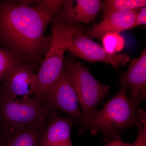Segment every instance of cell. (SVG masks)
<instances>
[{
  "label": "cell",
  "mask_w": 146,
  "mask_h": 146,
  "mask_svg": "<svg viewBox=\"0 0 146 146\" xmlns=\"http://www.w3.org/2000/svg\"><path fill=\"white\" fill-rule=\"evenodd\" d=\"M55 14L20 1H0V44L34 67L52 45L45 31Z\"/></svg>",
  "instance_id": "obj_1"
},
{
  "label": "cell",
  "mask_w": 146,
  "mask_h": 146,
  "mask_svg": "<svg viewBox=\"0 0 146 146\" xmlns=\"http://www.w3.org/2000/svg\"><path fill=\"white\" fill-rule=\"evenodd\" d=\"M127 90L122 86L117 94L104 103L88 122L80 125V133L89 131L92 135L102 132L105 142L121 141L120 134L127 129L137 126L141 108L128 96Z\"/></svg>",
  "instance_id": "obj_2"
},
{
  "label": "cell",
  "mask_w": 146,
  "mask_h": 146,
  "mask_svg": "<svg viewBox=\"0 0 146 146\" xmlns=\"http://www.w3.org/2000/svg\"><path fill=\"white\" fill-rule=\"evenodd\" d=\"M64 66L72 76L83 110L80 125L83 124L94 117L98 105L109 93V87L99 81L88 68L75 60H65Z\"/></svg>",
  "instance_id": "obj_3"
},
{
  "label": "cell",
  "mask_w": 146,
  "mask_h": 146,
  "mask_svg": "<svg viewBox=\"0 0 146 146\" xmlns=\"http://www.w3.org/2000/svg\"><path fill=\"white\" fill-rule=\"evenodd\" d=\"M52 112L29 96L18 99L0 90V130L21 127Z\"/></svg>",
  "instance_id": "obj_4"
},
{
  "label": "cell",
  "mask_w": 146,
  "mask_h": 146,
  "mask_svg": "<svg viewBox=\"0 0 146 146\" xmlns=\"http://www.w3.org/2000/svg\"><path fill=\"white\" fill-rule=\"evenodd\" d=\"M42 105L51 111L59 110L80 123L82 113L79 108L77 94L69 71L63 67L60 76L46 91Z\"/></svg>",
  "instance_id": "obj_5"
},
{
  "label": "cell",
  "mask_w": 146,
  "mask_h": 146,
  "mask_svg": "<svg viewBox=\"0 0 146 146\" xmlns=\"http://www.w3.org/2000/svg\"><path fill=\"white\" fill-rule=\"evenodd\" d=\"M53 42L44 57L39 62L40 68L36 74V99L42 105L43 97L49 88L60 76L64 67L66 50L63 45L66 37L65 31L60 27L52 28Z\"/></svg>",
  "instance_id": "obj_6"
},
{
  "label": "cell",
  "mask_w": 146,
  "mask_h": 146,
  "mask_svg": "<svg viewBox=\"0 0 146 146\" xmlns=\"http://www.w3.org/2000/svg\"><path fill=\"white\" fill-rule=\"evenodd\" d=\"M63 45L66 50H69L76 57L90 62L107 63L115 69L125 65L130 60V56L127 54H112L108 52L104 48L86 36L83 30L73 37L65 38Z\"/></svg>",
  "instance_id": "obj_7"
},
{
  "label": "cell",
  "mask_w": 146,
  "mask_h": 146,
  "mask_svg": "<svg viewBox=\"0 0 146 146\" xmlns=\"http://www.w3.org/2000/svg\"><path fill=\"white\" fill-rule=\"evenodd\" d=\"M50 115L18 128L0 130V146H39L48 124Z\"/></svg>",
  "instance_id": "obj_8"
},
{
  "label": "cell",
  "mask_w": 146,
  "mask_h": 146,
  "mask_svg": "<svg viewBox=\"0 0 146 146\" xmlns=\"http://www.w3.org/2000/svg\"><path fill=\"white\" fill-rule=\"evenodd\" d=\"M102 5L100 0L63 1L59 11L54 16L71 25L80 22L88 24L101 10Z\"/></svg>",
  "instance_id": "obj_9"
},
{
  "label": "cell",
  "mask_w": 146,
  "mask_h": 146,
  "mask_svg": "<svg viewBox=\"0 0 146 146\" xmlns=\"http://www.w3.org/2000/svg\"><path fill=\"white\" fill-rule=\"evenodd\" d=\"M119 82L130 93L131 99L137 106L146 98V48L138 58L131 60L126 72Z\"/></svg>",
  "instance_id": "obj_10"
},
{
  "label": "cell",
  "mask_w": 146,
  "mask_h": 146,
  "mask_svg": "<svg viewBox=\"0 0 146 146\" xmlns=\"http://www.w3.org/2000/svg\"><path fill=\"white\" fill-rule=\"evenodd\" d=\"M0 90L16 97L26 96L35 94L36 89V74L33 67L24 64L8 73L1 82Z\"/></svg>",
  "instance_id": "obj_11"
},
{
  "label": "cell",
  "mask_w": 146,
  "mask_h": 146,
  "mask_svg": "<svg viewBox=\"0 0 146 146\" xmlns=\"http://www.w3.org/2000/svg\"><path fill=\"white\" fill-rule=\"evenodd\" d=\"M49 122L39 146H74L71 140L72 127L76 122L70 117L58 116L56 111L49 115Z\"/></svg>",
  "instance_id": "obj_12"
},
{
  "label": "cell",
  "mask_w": 146,
  "mask_h": 146,
  "mask_svg": "<svg viewBox=\"0 0 146 146\" xmlns=\"http://www.w3.org/2000/svg\"><path fill=\"white\" fill-rule=\"evenodd\" d=\"M136 10L116 11L108 14L99 23L95 25L86 32L90 38L101 39L104 35L109 33H119L133 28Z\"/></svg>",
  "instance_id": "obj_13"
},
{
  "label": "cell",
  "mask_w": 146,
  "mask_h": 146,
  "mask_svg": "<svg viewBox=\"0 0 146 146\" xmlns=\"http://www.w3.org/2000/svg\"><path fill=\"white\" fill-rule=\"evenodd\" d=\"M146 6L145 0H106L103 2L102 9L105 16L116 11L136 10Z\"/></svg>",
  "instance_id": "obj_14"
},
{
  "label": "cell",
  "mask_w": 146,
  "mask_h": 146,
  "mask_svg": "<svg viewBox=\"0 0 146 146\" xmlns=\"http://www.w3.org/2000/svg\"><path fill=\"white\" fill-rule=\"evenodd\" d=\"M24 64L21 58L0 46V82L9 73Z\"/></svg>",
  "instance_id": "obj_15"
},
{
  "label": "cell",
  "mask_w": 146,
  "mask_h": 146,
  "mask_svg": "<svg viewBox=\"0 0 146 146\" xmlns=\"http://www.w3.org/2000/svg\"><path fill=\"white\" fill-rule=\"evenodd\" d=\"M101 39L104 48L109 53L117 54L125 47V39L118 33H108L104 35Z\"/></svg>",
  "instance_id": "obj_16"
},
{
  "label": "cell",
  "mask_w": 146,
  "mask_h": 146,
  "mask_svg": "<svg viewBox=\"0 0 146 146\" xmlns=\"http://www.w3.org/2000/svg\"><path fill=\"white\" fill-rule=\"evenodd\" d=\"M141 109L140 121L137 125L138 135L133 146H146V113Z\"/></svg>",
  "instance_id": "obj_17"
},
{
  "label": "cell",
  "mask_w": 146,
  "mask_h": 146,
  "mask_svg": "<svg viewBox=\"0 0 146 146\" xmlns=\"http://www.w3.org/2000/svg\"><path fill=\"white\" fill-rule=\"evenodd\" d=\"M63 1L60 0L35 1L34 3H36V5L35 7L51 11L55 15L59 11Z\"/></svg>",
  "instance_id": "obj_18"
},
{
  "label": "cell",
  "mask_w": 146,
  "mask_h": 146,
  "mask_svg": "<svg viewBox=\"0 0 146 146\" xmlns=\"http://www.w3.org/2000/svg\"><path fill=\"white\" fill-rule=\"evenodd\" d=\"M136 14L133 28L141 25H146V7L136 9Z\"/></svg>",
  "instance_id": "obj_19"
},
{
  "label": "cell",
  "mask_w": 146,
  "mask_h": 146,
  "mask_svg": "<svg viewBox=\"0 0 146 146\" xmlns=\"http://www.w3.org/2000/svg\"><path fill=\"white\" fill-rule=\"evenodd\" d=\"M133 144L127 143L121 141H112L104 146H133Z\"/></svg>",
  "instance_id": "obj_20"
}]
</instances>
